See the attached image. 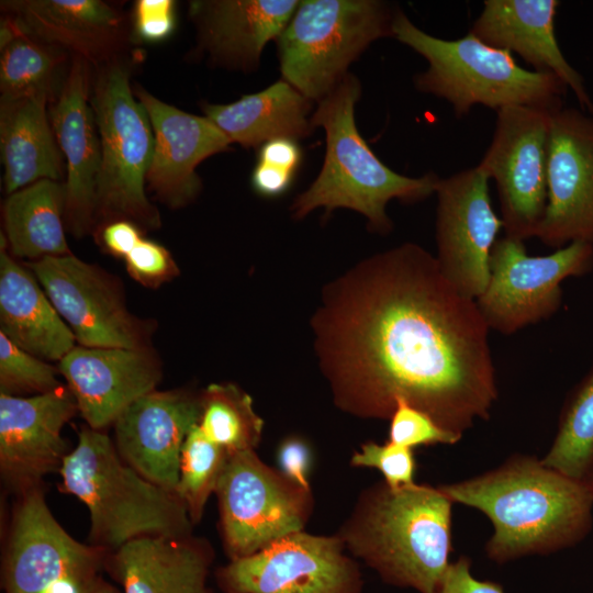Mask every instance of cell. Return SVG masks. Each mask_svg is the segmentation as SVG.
Listing matches in <instances>:
<instances>
[{
  "label": "cell",
  "instance_id": "18",
  "mask_svg": "<svg viewBox=\"0 0 593 593\" xmlns=\"http://www.w3.org/2000/svg\"><path fill=\"white\" fill-rule=\"evenodd\" d=\"M91 64L70 58L57 97L48 108L52 128L65 158V225L77 238L93 234L100 138L90 105Z\"/></svg>",
  "mask_w": 593,
  "mask_h": 593
},
{
  "label": "cell",
  "instance_id": "25",
  "mask_svg": "<svg viewBox=\"0 0 593 593\" xmlns=\"http://www.w3.org/2000/svg\"><path fill=\"white\" fill-rule=\"evenodd\" d=\"M210 545L192 535L148 536L108 553L105 570L123 593H212Z\"/></svg>",
  "mask_w": 593,
  "mask_h": 593
},
{
  "label": "cell",
  "instance_id": "44",
  "mask_svg": "<svg viewBox=\"0 0 593 593\" xmlns=\"http://www.w3.org/2000/svg\"><path fill=\"white\" fill-rule=\"evenodd\" d=\"M88 593H121L114 585L105 581L101 575L96 580Z\"/></svg>",
  "mask_w": 593,
  "mask_h": 593
},
{
  "label": "cell",
  "instance_id": "16",
  "mask_svg": "<svg viewBox=\"0 0 593 593\" xmlns=\"http://www.w3.org/2000/svg\"><path fill=\"white\" fill-rule=\"evenodd\" d=\"M536 237L551 248L593 244V115L562 108L552 116L547 206Z\"/></svg>",
  "mask_w": 593,
  "mask_h": 593
},
{
  "label": "cell",
  "instance_id": "8",
  "mask_svg": "<svg viewBox=\"0 0 593 593\" xmlns=\"http://www.w3.org/2000/svg\"><path fill=\"white\" fill-rule=\"evenodd\" d=\"M396 11L380 0L300 1L276 40L282 79L320 102L371 43L393 37Z\"/></svg>",
  "mask_w": 593,
  "mask_h": 593
},
{
  "label": "cell",
  "instance_id": "23",
  "mask_svg": "<svg viewBox=\"0 0 593 593\" xmlns=\"http://www.w3.org/2000/svg\"><path fill=\"white\" fill-rule=\"evenodd\" d=\"M300 1L193 0L188 14L197 30V49L216 66L249 72L265 46L277 40Z\"/></svg>",
  "mask_w": 593,
  "mask_h": 593
},
{
  "label": "cell",
  "instance_id": "15",
  "mask_svg": "<svg viewBox=\"0 0 593 593\" xmlns=\"http://www.w3.org/2000/svg\"><path fill=\"white\" fill-rule=\"evenodd\" d=\"M489 180L475 166L439 178L435 190L436 260L454 288L472 300L488 286L491 251L503 228L492 206Z\"/></svg>",
  "mask_w": 593,
  "mask_h": 593
},
{
  "label": "cell",
  "instance_id": "43",
  "mask_svg": "<svg viewBox=\"0 0 593 593\" xmlns=\"http://www.w3.org/2000/svg\"><path fill=\"white\" fill-rule=\"evenodd\" d=\"M302 152L295 139L275 138L258 148L257 161L280 167L295 174Z\"/></svg>",
  "mask_w": 593,
  "mask_h": 593
},
{
  "label": "cell",
  "instance_id": "40",
  "mask_svg": "<svg viewBox=\"0 0 593 593\" xmlns=\"http://www.w3.org/2000/svg\"><path fill=\"white\" fill-rule=\"evenodd\" d=\"M438 593H504V590L496 582L473 577L470 559L461 556L449 564Z\"/></svg>",
  "mask_w": 593,
  "mask_h": 593
},
{
  "label": "cell",
  "instance_id": "1",
  "mask_svg": "<svg viewBox=\"0 0 593 593\" xmlns=\"http://www.w3.org/2000/svg\"><path fill=\"white\" fill-rule=\"evenodd\" d=\"M312 325L322 372L347 413L390 419L403 399L461 435L489 418L497 399L490 328L422 246L360 261L326 288Z\"/></svg>",
  "mask_w": 593,
  "mask_h": 593
},
{
  "label": "cell",
  "instance_id": "28",
  "mask_svg": "<svg viewBox=\"0 0 593 593\" xmlns=\"http://www.w3.org/2000/svg\"><path fill=\"white\" fill-rule=\"evenodd\" d=\"M311 109L312 101L283 79L232 103L202 105L204 116L245 148H259L275 138L307 137L314 130Z\"/></svg>",
  "mask_w": 593,
  "mask_h": 593
},
{
  "label": "cell",
  "instance_id": "3",
  "mask_svg": "<svg viewBox=\"0 0 593 593\" xmlns=\"http://www.w3.org/2000/svg\"><path fill=\"white\" fill-rule=\"evenodd\" d=\"M452 503L440 488L383 481L361 494L338 535L384 582L438 593L451 563Z\"/></svg>",
  "mask_w": 593,
  "mask_h": 593
},
{
  "label": "cell",
  "instance_id": "9",
  "mask_svg": "<svg viewBox=\"0 0 593 593\" xmlns=\"http://www.w3.org/2000/svg\"><path fill=\"white\" fill-rule=\"evenodd\" d=\"M109 551L71 537L41 486L19 494L2 560L4 593H88Z\"/></svg>",
  "mask_w": 593,
  "mask_h": 593
},
{
  "label": "cell",
  "instance_id": "41",
  "mask_svg": "<svg viewBox=\"0 0 593 593\" xmlns=\"http://www.w3.org/2000/svg\"><path fill=\"white\" fill-rule=\"evenodd\" d=\"M280 471L289 479L311 491L309 472L311 467V451L309 446L298 437L284 439L278 449Z\"/></svg>",
  "mask_w": 593,
  "mask_h": 593
},
{
  "label": "cell",
  "instance_id": "14",
  "mask_svg": "<svg viewBox=\"0 0 593 593\" xmlns=\"http://www.w3.org/2000/svg\"><path fill=\"white\" fill-rule=\"evenodd\" d=\"M345 550L339 535L301 530L230 560L215 579L224 593H361L359 567Z\"/></svg>",
  "mask_w": 593,
  "mask_h": 593
},
{
  "label": "cell",
  "instance_id": "45",
  "mask_svg": "<svg viewBox=\"0 0 593 593\" xmlns=\"http://www.w3.org/2000/svg\"><path fill=\"white\" fill-rule=\"evenodd\" d=\"M591 493L593 494V470L590 472V474L586 477V479L583 481Z\"/></svg>",
  "mask_w": 593,
  "mask_h": 593
},
{
  "label": "cell",
  "instance_id": "17",
  "mask_svg": "<svg viewBox=\"0 0 593 593\" xmlns=\"http://www.w3.org/2000/svg\"><path fill=\"white\" fill-rule=\"evenodd\" d=\"M79 412L66 385L31 396L0 393V473L18 495L59 471L67 451L63 427Z\"/></svg>",
  "mask_w": 593,
  "mask_h": 593
},
{
  "label": "cell",
  "instance_id": "20",
  "mask_svg": "<svg viewBox=\"0 0 593 593\" xmlns=\"http://www.w3.org/2000/svg\"><path fill=\"white\" fill-rule=\"evenodd\" d=\"M200 413V394L189 390L144 394L113 423L116 451L144 478L176 492L182 446Z\"/></svg>",
  "mask_w": 593,
  "mask_h": 593
},
{
  "label": "cell",
  "instance_id": "29",
  "mask_svg": "<svg viewBox=\"0 0 593 593\" xmlns=\"http://www.w3.org/2000/svg\"><path fill=\"white\" fill-rule=\"evenodd\" d=\"M2 220L14 258L34 261L71 254L65 237L64 182L42 179L8 194Z\"/></svg>",
  "mask_w": 593,
  "mask_h": 593
},
{
  "label": "cell",
  "instance_id": "37",
  "mask_svg": "<svg viewBox=\"0 0 593 593\" xmlns=\"http://www.w3.org/2000/svg\"><path fill=\"white\" fill-rule=\"evenodd\" d=\"M124 261L128 275L145 288L156 289L180 273L170 251L146 237L134 247Z\"/></svg>",
  "mask_w": 593,
  "mask_h": 593
},
{
  "label": "cell",
  "instance_id": "19",
  "mask_svg": "<svg viewBox=\"0 0 593 593\" xmlns=\"http://www.w3.org/2000/svg\"><path fill=\"white\" fill-rule=\"evenodd\" d=\"M133 91L149 118L154 134L146 187L168 208H183L201 191L198 166L215 154L230 150L233 142L208 118L168 104L142 86L135 85Z\"/></svg>",
  "mask_w": 593,
  "mask_h": 593
},
{
  "label": "cell",
  "instance_id": "27",
  "mask_svg": "<svg viewBox=\"0 0 593 593\" xmlns=\"http://www.w3.org/2000/svg\"><path fill=\"white\" fill-rule=\"evenodd\" d=\"M51 102L46 94L0 101V148L7 194L42 179L60 181L64 176L63 155L47 110Z\"/></svg>",
  "mask_w": 593,
  "mask_h": 593
},
{
  "label": "cell",
  "instance_id": "21",
  "mask_svg": "<svg viewBox=\"0 0 593 593\" xmlns=\"http://www.w3.org/2000/svg\"><path fill=\"white\" fill-rule=\"evenodd\" d=\"M87 425L102 430L138 398L156 390L161 360L152 347L75 346L58 363Z\"/></svg>",
  "mask_w": 593,
  "mask_h": 593
},
{
  "label": "cell",
  "instance_id": "39",
  "mask_svg": "<svg viewBox=\"0 0 593 593\" xmlns=\"http://www.w3.org/2000/svg\"><path fill=\"white\" fill-rule=\"evenodd\" d=\"M145 231L128 220H116L98 227L92 234L96 242L108 254L125 258L145 237Z\"/></svg>",
  "mask_w": 593,
  "mask_h": 593
},
{
  "label": "cell",
  "instance_id": "26",
  "mask_svg": "<svg viewBox=\"0 0 593 593\" xmlns=\"http://www.w3.org/2000/svg\"><path fill=\"white\" fill-rule=\"evenodd\" d=\"M0 332L45 361H60L76 338L37 278L8 250L0 249Z\"/></svg>",
  "mask_w": 593,
  "mask_h": 593
},
{
  "label": "cell",
  "instance_id": "6",
  "mask_svg": "<svg viewBox=\"0 0 593 593\" xmlns=\"http://www.w3.org/2000/svg\"><path fill=\"white\" fill-rule=\"evenodd\" d=\"M392 32L428 64L414 76L415 88L446 100L458 119L478 104L495 111L524 105L555 113L563 108L568 87L557 76L525 69L513 54L469 32L460 38H439L418 29L399 9Z\"/></svg>",
  "mask_w": 593,
  "mask_h": 593
},
{
  "label": "cell",
  "instance_id": "4",
  "mask_svg": "<svg viewBox=\"0 0 593 593\" xmlns=\"http://www.w3.org/2000/svg\"><path fill=\"white\" fill-rule=\"evenodd\" d=\"M361 94L357 77L347 74L340 83L317 102L313 127L325 132L326 152L322 168L311 186L291 205L294 219L324 208L326 214L338 208L362 214L369 227L388 234L393 223L385 209L396 199L415 203L433 195L439 177L429 171L413 178L395 172L382 163L360 135L355 105Z\"/></svg>",
  "mask_w": 593,
  "mask_h": 593
},
{
  "label": "cell",
  "instance_id": "33",
  "mask_svg": "<svg viewBox=\"0 0 593 593\" xmlns=\"http://www.w3.org/2000/svg\"><path fill=\"white\" fill-rule=\"evenodd\" d=\"M227 457L228 452L210 440L198 424L190 429L181 450L176 493L193 524L201 519L209 497L215 493Z\"/></svg>",
  "mask_w": 593,
  "mask_h": 593
},
{
  "label": "cell",
  "instance_id": "24",
  "mask_svg": "<svg viewBox=\"0 0 593 593\" xmlns=\"http://www.w3.org/2000/svg\"><path fill=\"white\" fill-rule=\"evenodd\" d=\"M558 0H484L469 33L481 42L516 53L539 72L557 76L581 110L593 115V101L582 75L563 55L556 37Z\"/></svg>",
  "mask_w": 593,
  "mask_h": 593
},
{
  "label": "cell",
  "instance_id": "32",
  "mask_svg": "<svg viewBox=\"0 0 593 593\" xmlns=\"http://www.w3.org/2000/svg\"><path fill=\"white\" fill-rule=\"evenodd\" d=\"M542 463L584 481L593 470V367L572 392Z\"/></svg>",
  "mask_w": 593,
  "mask_h": 593
},
{
  "label": "cell",
  "instance_id": "42",
  "mask_svg": "<svg viewBox=\"0 0 593 593\" xmlns=\"http://www.w3.org/2000/svg\"><path fill=\"white\" fill-rule=\"evenodd\" d=\"M293 177L294 172L290 170L257 161L250 183L259 195L275 198L290 188Z\"/></svg>",
  "mask_w": 593,
  "mask_h": 593
},
{
  "label": "cell",
  "instance_id": "11",
  "mask_svg": "<svg viewBox=\"0 0 593 593\" xmlns=\"http://www.w3.org/2000/svg\"><path fill=\"white\" fill-rule=\"evenodd\" d=\"M593 269V244L573 242L546 256H529L523 240L497 238L490 257V278L475 300L490 329L511 335L555 314L561 283Z\"/></svg>",
  "mask_w": 593,
  "mask_h": 593
},
{
  "label": "cell",
  "instance_id": "5",
  "mask_svg": "<svg viewBox=\"0 0 593 593\" xmlns=\"http://www.w3.org/2000/svg\"><path fill=\"white\" fill-rule=\"evenodd\" d=\"M58 472L61 491L89 511L91 545L111 552L142 537L191 535L193 523L178 494L124 462L102 430L82 426Z\"/></svg>",
  "mask_w": 593,
  "mask_h": 593
},
{
  "label": "cell",
  "instance_id": "34",
  "mask_svg": "<svg viewBox=\"0 0 593 593\" xmlns=\"http://www.w3.org/2000/svg\"><path fill=\"white\" fill-rule=\"evenodd\" d=\"M58 373V368L20 348L0 332V393L21 396L54 391L63 385Z\"/></svg>",
  "mask_w": 593,
  "mask_h": 593
},
{
  "label": "cell",
  "instance_id": "7",
  "mask_svg": "<svg viewBox=\"0 0 593 593\" xmlns=\"http://www.w3.org/2000/svg\"><path fill=\"white\" fill-rule=\"evenodd\" d=\"M139 57L131 52L92 66L89 101L101 149L94 231L116 220L132 221L144 231L161 226L160 214L145 191L153 128L131 85Z\"/></svg>",
  "mask_w": 593,
  "mask_h": 593
},
{
  "label": "cell",
  "instance_id": "2",
  "mask_svg": "<svg viewBox=\"0 0 593 593\" xmlns=\"http://www.w3.org/2000/svg\"><path fill=\"white\" fill-rule=\"evenodd\" d=\"M439 488L454 503L489 517L494 533L485 551L496 563L571 547L592 526L586 484L535 457L513 456L491 471Z\"/></svg>",
  "mask_w": 593,
  "mask_h": 593
},
{
  "label": "cell",
  "instance_id": "22",
  "mask_svg": "<svg viewBox=\"0 0 593 593\" xmlns=\"http://www.w3.org/2000/svg\"><path fill=\"white\" fill-rule=\"evenodd\" d=\"M3 15L24 32L91 66L130 53L131 22L102 0H4Z\"/></svg>",
  "mask_w": 593,
  "mask_h": 593
},
{
  "label": "cell",
  "instance_id": "36",
  "mask_svg": "<svg viewBox=\"0 0 593 593\" xmlns=\"http://www.w3.org/2000/svg\"><path fill=\"white\" fill-rule=\"evenodd\" d=\"M355 467L378 469L388 486L396 489L414 482L415 459L413 449L387 441L366 443L351 457Z\"/></svg>",
  "mask_w": 593,
  "mask_h": 593
},
{
  "label": "cell",
  "instance_id": "38",
  "mask_svg": "<svg viewBox=\"0 0 593 593\" xmlns=\"http://www.w3.org/2000/svg\"><path fill=\"white\" fill-rule=\"evenodd\" d=\"M133 40L163 42L176 29V2L172 0H137L130 18Z\"/></svg>",
  "mask_w": 593,
  "mask_h": 593
},
{
  "label": "cell",
  "instance_id": "35",
  "mask_svg": "<svg viewBox=\"0 0 593 593\" xmlns=\"http://www.w3.org/2000/svg\"><path fill=\"white\" fill-rule=\"evenodd\" d=\"M389 440L395 445L415 448L435 444L454 445L462 435L441 427L432 416L398 399L390 417Z\"/></svg>",
  "mask_w": 593,
  "mask_h": 593
},
{
  "label": "cell",
  "instance_id": "12",
  "mask_svg": "<svg viewBox=\"0 0 593 593\" xmlns=\"http://www.w3.org/2000/svg\"><path fill=\"white\" fill-rule=\"evenodd\" d=\"M555 113L524 105L496 111L490 146L477 167L495 182L506 237H536L544 220Z\"/></svg>",
  "mask_w": 593,
  "mask_h": 593
},
{
  "label": "cell",
  "instance_id": "30",
  "mask_svg": "<svg viewBox=\"0 0 593 593\" xmlns=\"http://www.w3.org/2000/svg\"><path fill=\"white\" fill-rule=\"evenodd\" d=\"M0 48V101L36 94L53 101L57 97L58 75L71 55L27 34L7 15L1 20Z\"/></svg>",
  "mask_w": 593,
  "mask_h": 593
},
{
  "label": "cell",
  "instance_id": "31",
  "mask_svg": "<svg viewBox=\"0 0 593 593\" xmlns=\"http://www.w3.org/2000/svg\"><path fill=\"white\" fill-rule=\"evenodd\" d=\"M198 426L228 454L255 450L261 440L264 421L253 399L234 383H212L200 393Z\"/></svg>",
  "mask_w": 593,
  "mask_h": 593
},
{
  "label": "cell",
  "instance_id": "10",
  "mask_svg": "<svg viewBox=\"0 0 593 593\" xmlns=\"http://www.w3.org/2000/svg\"><path fill=\"white\" fill-rule=\"evenodd\" d=\"M215 494L230 560L303 530L313 508L312 492L267 466L255 450L228 454Z\"/></svg>",
  "mask_w": 593,
  "mask_h": 593
},
{
  "label": "cell",
  "instance_id": "13",
  "mask_svg": "<svg viewBox=\"0 0 593 593\" xmlns=\"http://www.w3.org/2000/svg\"><path fill=\"white\" fill-rule=\"evenodd\" d=\"M54 307L85 347H150L154 322L127 309L120 280L75 255L26 262Z\"/></svg>",
  "mask_w": 593,
  "mask_h": 593
}]
</instances>
